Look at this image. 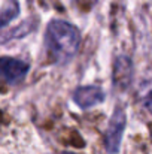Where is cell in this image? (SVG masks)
Instances as JSON below:
<instances>
[{
  "label": "cell",
  "instance_id": "1",
  "mask_svg": "<svg viewBox=\"0 0 152 154\" xmlns=\"http://www.w3.org/2000/svg\"><path fill=\"white\" fill-rule=\"evenodd\" d=\"M45 44L49 57L55 63H66L79 50L81 33L73 24L54 20L46 27Z\"/></svg>",
  "mask_w": 152,
  "mask_h": 154
},
{
  "label": "cell",
  "instance_id": "2",
  "mask_svg": "<svg viewBox=\"0 0 152 154\" xmlns=\"http://www.w3.org/2000/svg\"><path fill=\"white\" fill-rule=\"evenodd\" d=\"M125 124H127L125 111H124V108L116 106L109 120V124H107L106 133H104V148L109 154H116L119 151Z\"/></svg>",
  "mask_w": 152,
  "mask_h": 154
},
{
  "label": "cell",
  "instance_id": "3",
  "mask_svg": "<svg viewBox=\"0 0 152 154\" xmlns=\"http://www.w3.org/2000/svg\"><path fill=\"white\" fill-rule=\"evenodd\" d=\"M0 64H1L3 78L10 85L21 82L25 78V75H27V72L30 69L28 63H25L22 60H18V58H12V57H3Z\"/></svg>",
  "mask_w": 152,
  "mask_h": 154
},
{
  "label": "cell",
  "instance_id": "4",
  "mask_svg": "<svg viewBox=\"0 0 152 154\" xmlns=\"http://www.w3.org/2000/svg\"><path fill=\"white\" fill-rule=\"evenodd\" d=\"M106 94L103 88L99 85H87V87H78L73 91V102L82 109H90L96 105H100L104 100Z\"/></svg>",
  "mask_w": 152,
  "mask_h": 154
},
{
  "label": "cell",
  "instance_id": "5",
  "mask_svg": "<svg viewBox=\"0 0 152 154\" xmlns=\"http://www.w3.org/2000/svg\"><path fill=\"white\" fill-rule=\"evenodd\" d=\"M112 79L116 88L127 90L128 85L133 81V61L128 55H119L116 57L113 63V73Z\"/></svg>",
  "mask_w": 152,
  "mask_h": 154
},
{
  "label": "cell",
  "instance_id": "6",
  "mask_svg": "<svg viewBox=\"0 0 152 154\" xmlns=\"http://www.w3.org/2000/svg\"><path fill=\"white\" fill-rule=\"evenodd\" d=\"M19 14V6L15 0H10L1 11V27H6L13 18H16Z\"/></svg>",
  "mask_w": 152,
  "mask_h": 154
},
{
  "label": "cell",
  "instance_id": "7",
  "mask_svg": "<svg viewBox=\"0 0 152 154\" xmlns=\"http://www.w3.org/2000/svg\"><path fill=\"white\" fill-rule=\"evenodd\" d=\"M139 96H140L142 103L145 105V108L152 114V81L142 82L139 88Z\"/></svg>",
  "mask_w": 152,
  "mask_h": 154
},
{
  "label": "cell",
  "instance_id": "8",
  "mask_svg": "<svg viewBox=\"0 0 152 154\" xmlns=\"http://www.w3.org/2000/svg\"><path fill=\"white\" fill-rule=\"evenodd\" d=\"M63 154H73V153H63Z\"/></svg>",
  "mask_w": 152,
  "mask_h": 154
}]
</instances>
